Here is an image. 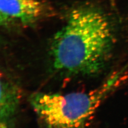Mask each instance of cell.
Returning <instances> with one entry per match:
<instances>
[{"instance_id":"1","label":"cell","mask_w":128,"mask_h":128,"mask_svg":"<svg viewBox=\"0 0 128 128\" xmlns=\"http://www.w3.org/2000/svg\"><path fill=\"white\" fill-rule=\"evenodd\" d=\"M114 41L113 27L105 14L91 6L76 8L52 39V66L67 76H93L106 66Z\"/></svg>"},{"instance_id":"2","label":"cell","mask_w":128,"mask_h":128,"mask_svg":"<svg viewBox=\"0 0 128 128\" xmlns=\"http://www.w3.org/2000/svg\"><path fill=\"white\" fill-rule=\"evenodd\" d=\"M118 77L112 76L86 92H34L30 96L29 102L42 128H87Z\"/></svg>"},{"instance_id":"3","label":"cell","mask_w":128,"mask_h":128,"mask_svg":"<svg viewBox=\"0 0 128 128\" xmlns=\"http://www.w3.org/2000/svg\"><path fill=\"white\" fill-rule=\"evenodd\" d=\"M46 12L40 0H0V23L5 28L33 26Z\"/></svg>"},{"instance_id":"4","label":"cell","mask_w":128,"mask_h":128,"mask_svg":"<svg viewBox=\"0 0 128 128\" xmlns=\"http://www.w3.org/2000/svg\"><path fill=\"white\" fill-rule=\"evenodd\" d=\"M21 94L12 81L2 78L1 80L0 128H14L20 104Z\"/></svg>"}]
</instances>
